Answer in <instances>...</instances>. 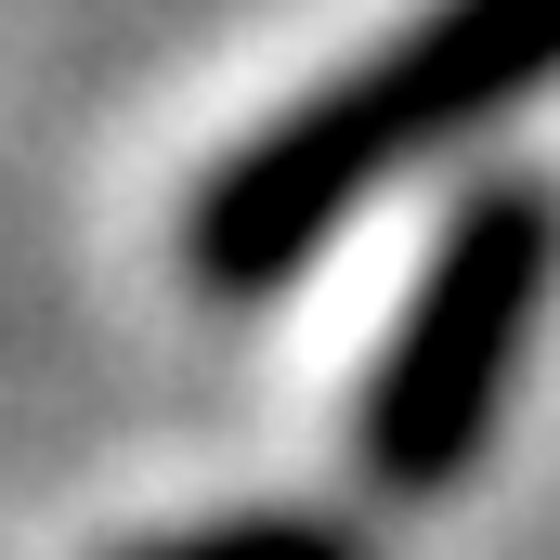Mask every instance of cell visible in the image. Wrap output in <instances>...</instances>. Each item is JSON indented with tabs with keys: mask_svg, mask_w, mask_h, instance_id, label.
<instances>
[{
	"mask_svg": "<svg viewBox=\"0 0 560 560\" xmlns=\"http://www.w3.org/2000/svg\"><path fill=\"white\" fill-rule=\"evenodd\" d=\"M118 560H365L339 522H313V509H248V522H183V535H143Z\"/></svg>",
	"mask_w": 560,
	"mask_h": 560,
	"instance_id": "obj_3",
	"label": "cell"
},
{
	"mask_svg": "<svg viewBox=\"0 0 560 560\" xmlns=\"http://www.w3.org/2000/svg\"><path fill=\"white\" fill-rule=\"evenodd\" d=\"M548 79H560V0H443V13H418L405 39H378L352 79L300 92L275 131H248L209 170V196L183 222V261L209 287L300 275L365 196H392L418 156H443L482 118H509Z\"/></svg>",
	"mask_w": 560,
	"mask_h": 560,
	"instance_id": "obj_1",
	"label": "cell"
},
{
	"mask_svg": "<svg viewBox=\"0 0 560 560\" xmlns=\"http://www.w3.org/2000/svg\"><path fill=\"white\" fill-rule=\"evenodd\" d=\"M548 261H560V222L535 183L509 196H469L430 248L405 326L378 339L365 365V482L378 495H430L482 456V430L509 405V365L535 339V300H548Z\"/></svg>",
	"mask_w": 560,
	"mask_h": 560,
	"instance_id": "obj_2",
	"label": "cell"
}]
</instances>
